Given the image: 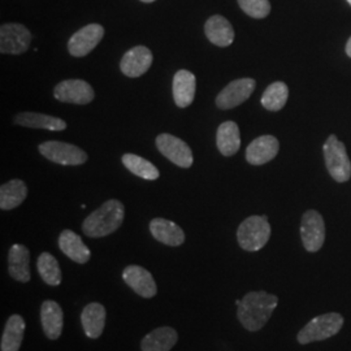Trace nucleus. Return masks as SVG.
I'll return each mask as SVG.
<instances>
[{"instance_id": "nucleus-1", "label": "nucleus", "mask_w": 351, "mask_h": 351, "mask_svg": "<svg viewBox=\"0 0 351 351\" xmlns=\"http://www.w3.org/2000/svg\"><path fill=\"white\" fill-rule=\"evenodd\" d=\"M278 298L267 291H250L237 304L241 324L250 332L261 330L276 310Z\"/></svg>"}, {"instance_id": "nucleus-29", "label": "nucleus", "mask_w": 351, "mask_h": 351, "mask_svg": "<svg viewBox=\"0 0 351 351\" xmlns=\"http://www.w3.org/2000/svg\"><path fill=\"white\" fill-rule=\"evenodd\" d=\"M123 164L125 165L126 169H129L133 175L138 176L143 180L154 181L159 178V171L154 164L141 158L138 155L134 154H125L123 155Z\"/></svg>"}, {"instance_id": "nucleus-11", "label": "nucleus", "mask_w": 351, "mask_h": 351, "mask_svg": "<svg viewBox=\"0 0 351 351\" xmlns=\"http://www.w3.org/2000/svg\"><path fill=\"white\" fill-rule=\"evenodd\" d=\"M53 97L63 103L88 104L94 99L95 93L91 85L84 80H65L56 85Z\"/></svg>"}, {"instance_id": "nucleus-6", "label": "nucleus", "mask_w": 351, "mask_h": 351, "mask_svg": "<svg viewBox=\"0 0 351 351\" xmlns=\"http://www.w3.org/2000/svg\"><path fill=\"white\" fill-rule=\"evenodd\" d=\"M38 150L47 160L62 165H81L88 160V154L82 149L60 141L43 142Z\"/></svg>"}, {"instance_id": "nucleus-4", "label": "nucleus", "mask_w": 351, "mask_h": 351, "mask_svg": "<svg viewBox=\"0 0 351 351\" xmlns=\"http://www.w3.org/2000/svg\"><path fill=\"white\" fill-rule=\"evenodd\" d=\"M343 326V316L337 313L320 315L314 317L308 324L302 328L297 336L301 345H307L315 341L330 339L337 335Z\"/></svg>"}, {"instance_id": "nucleus-22", "label": "nucleus", "mask_w": 351, "mask_h": 351, "mask_svg": "<svg viewBox=\"0 0 351 351\" xmlns=\"http://www.w3.org/2000/svg\"><path fill=\"white\" fill-rule=\"evenodd\" d=\"M8 274L20 282L30 281V252L24 245L16 243L8 252Z\"/></svg>"}, {"instance_id": "nucleus-14", "label": "nucleus", "mask_w": 351, "mask_h": 351, "mask_svg": "<svg viewBox=\"0 0 351 351\" xmlns=\"http://www.w3.org/2000/svg\"><path fill=\"white\" fill-rule=\"evenodd\" d=\"M152 60V53L146 46H136L123 56L120 69L126 77L137 78L150 69Z\"/></svg>"}, {"instance_id": "nucleus-32", "label": "nucleus", "mask_w": 351, "mask_h": 351, "mask_svg": "<svg viewBox=\"0 0 351 351\" xmlns=\"http://www.w3.org/2000/svg\"><path fill=\"white\" fill-rule=\"evenodd\" d=\"M346 53L351 58V37L350 39L348 40V43H346Z\"/></svg>"}, {"instance_id": "nucleus-9", "label": "nucleus", "mask_w": 351, "mask_h": 351, "mask_svg": "<svg viewBox=\"0 0 351 351\" xmlns=\"http://www.w3.org/2000/svg\"><path fill=\"white\" fill-rule=\"evenodd\" d=\"M156 147L168 160L181 168H189L193 165V151L182 139L163 133L156 138Z\"/></svg>"}, {"instance_id": "nucleus-8", "label": "nucleus", "mask_w": 351, "mask_h": 351, "mask_svg": "<svg viewBox=\"0 0 351 351\" xmlns=\"http://www.w3.org/2000/svg\"><path fill=\"white\" fill-rule=\"evenodd\" d=\"M32 33L21 24H4L0 27V52L21 55L32 43Z\"/></svg>"}, {"instance_id": "nucleus-23", "label": "nucleus", "mask_w": 351, "mask_h": 351, "mask_svg": "<svg viewBox=\"0 0 351 351\" xmlns=\"http://www.w3.org/2000/svg\"><path fill=\"white\" fill-rule=\"evenodd\" d=\"M14 124L33 128V129H45L51 132H62L66 129V123L64 120L50 114H43V113H19L14 117Z\"/></svg>"}, {"instance_id": "nucleus-21", "label": "nucleus", "mask_w": 351, "mask_h": 351, "mask_svg": "<svg viewBox=\"0 0 351 351\" xmlns=\"http://www.w3.org/2000/svg\"><path fill=\"white\" fill-rule=\"evenodd\" d=\"M106 308L98 302L90 303L82 310L81 324L84 326L85 335L88 339H95L101 337L106 326Z\"/></svg>"}, {"instance_id": "nucleus-31", "label": "nucleus", "mask_w": 351, "mask_h": 351, "mask_svg": "<svg viewBox=\"0 0 351 351\" xmlns=\"http://www.w3.org/2000/svg\"><path fill=\"white\" fill-rule=\"evenodd\" d=\"M239 7L247 16L264 19L271 12L269 0H239Z\"/></svg>"}, {"instance_id": "nucleus-10", "label": "nucleus", "mask_w": 351, "mask_h": 351, "mask_svg": "<svg viewBox=\"0 0 351 351\" xmlns=\"http://www.w3.org/2000/svg\"><path fill=\"white\" fill-rule=\"evenodd\" d=\"M104 36V27L99 24H88L75 32L68 42V51L73 58H85L94 50Z\"/></svg>"}, {"instance_id": "nucleus-2", "label": "nucleus", "mask_w": 351, "mask_h": 351, "mask_svg": "<svg viewBox=\"0 0 351 351\" xmlns=\"http://www.w3.org/2000/svg\"><path fill=\"white\" fill-rule=\"evenodd\" d=\"M125 207L117 199L104 202L98 210L90 213L82 224L84 233L91 239L112 234L124 221Z\"/></svg>"}, {"instance_id": "nucleus-17", "label": "nucleus", "mask_w": 351, "mask_h": 351, "mask_svg": "<svg viewBox=\"0 0 351 351\" xmlns=\"http://www.w3.org/2000/svg\"><path fill=\"white\" fill-rule=\"evenodd\" d=\"M204 33L208 40L217 47H228L234 40L233 26L220 14H215L206 21Z\"/></svg>"}, {"instance_id": "nucleus-18", "label": "nucleus", "mask_w": 351, "mask_h": 351, "mask_svg": "<svg viewBox=\"0 0 351 351\" xmlns=\"http://www.w3.org/2000/svg\"><path fill=\"white\" fill-rule=\"evenodd\" d=\"M150 232L152 237L167 246L177 247L185 242L184 230L173 221L156 217L151 220Z\"/></svg>"}, {"instance_id": "nucleus-30", "label": "nucleus", "mask_w": 351, "mask_h": 351, "mask_svg": "<svg viewBox=\"0 0 351 351\" xmlns=\"http://www.w3.org/2000/svg\"><path fill=\"white\" fill-rule=\"evenodd\" d=\"M289 97V88L284 82H274L265 88L262 104L268 111H280L287 104Z\"/></svg>"}, {"instance_id": "nucleus-15", "label": "nucleus", "mask_w": 351, "mask_h": 351, "mask_svg": "<svg viewBox=\"0 0 351 351\" xmlns=\"http://www.w3.org/2000/svg\"><path fill=\"white\" fill-rule=\"evenodd\" d=\"M278 141L274 136H262L254 139L246 149V160L252 165H262L276 158Z\"/></svg>"}, {"instance_id": "nucleus-5", "label": "nucleus", "mask_w": 351, "mask_h": 351, "mask_svg": "<svg viewBox=\"0 0 351 351\" xmlns=\"http://www.w3.org/2000/svg\"><path fill=\"white\" fill-rule=\"evenodd\" d=\"M326 169L337 182H346L351 177V163L345 145L336 136H330L324 143Z\"/></svg>"}, {"instance_id": "nucleus-33", "label": "nucleus", "mask_w": 351, "mask_h": 351, "mask_svg": "<svg viewBox=\"0 0 351 351\" xmlns=\"http://www.w3.org/2000/svg\"><path fill=\"white\" fill-rule=\"evenodd\" d=\"M141 1H143V3H152V1H155V0H141Z\"/></svg>"}, {"instance_id": "nucleus-27", "label": "nucleus", "mask_w": 351, "mask_h": 351, "mask_svg": "<svg viewBox=\"0 0 351 351\" xmlns=\"http://www.w3.org/2000/svg\"><path fill=\"white\" fill-rule=\"evenodd\" d=\"M27 197V188L21 180H11L0 188V208L3 211H10L25 201Z\"/></svg>"}, {"instance_id": "nucleus-7", "label": "nucleus", "mask_w": 351, "mask_h": 351, "mask_svg": "<svg viewBox=\"0 0 351 351\" xmlns=\"http://www.w3.org/2000/svg\"><path fill=\"white\" fill-rule=\"evenodd\" d=\"M301 237L304 249L310 252L320 250L326 241V224L323 216L310 210L303 215L301 223Z\"/></svg>"}, {"instance_id": "nucleus-13", "label": "nucleus", "mask_w": 351, "mask_h": 351, "mask_svg": "<svg viewBox=\"0 0 351 351\" xmlns=\"http://www.w3.org/2000/svg\"><path fill=\"white\" fill-rule=\"evenodd\" d=\"M126 285L133 289L142 298H152L158 293V287L150 272L141 265H128L123 272Z\"/></svg>"}, {"instance_id": "nucleus-12", "label": "nucleus", "mask_w": 351, "mask_h": 351, "mask_svg": "<svg viewBox=\"0 0 351 351\" xmlns=\"http://www.w3.org/2000/svg\"><path fill=\"white\" fill-rule=\"evenodd\" d=\"M255 81L252 78H239L230 82L220 91L216 98V106L220 110H232L247 101L255 90Z\"/></svg>"}, {"instance_id": "nucleus-24", "label": "nucleus", "mask_w": 351, "mask_h": 351, "mask_svg": "<svg viewBox=\"0 0 351 351\" xmlns=\"http://www.w3.org/2000/svg\"><path fill=\"white\" fill-rule=\"evenodd\" d=\"M178 339V335L171 326H162L154 329L141 342L142 351H169Z\"/></svg>"}, {"instance_id": "nucleus-26", "label": "nucleus", "mask_w": 351, "mask_h": 351, "mask_svg": "<svg viewBox=\"0 0 351 351\" xmlns=\"http://www.w3.org/2000/svg\"><path fill=\"white\" fill-rule=\"evenodd\" d=\"M216 145L224 156H232L237 154L241 147L239 128L234 121H226L217 129Z\"/></svg>"}, {"instance_id": "nucleus-28", "label": "nucleus", "mask_w": 351, "mask_h": 351, "mask_svg": "<svg viewBox=\"0 0 351 351\" xmlns=\"http://www.w3.org/2000/svg\"><path fill=\"white\" fill-rule=\"evenodd\" d=\"M37 269L42 280L50 285L58 287L62 282V269L58 263L56 258L51 255L50 252H42L37 261Z\"/></svg>"}, {"instance_id": "nucleus-25", "label": "nucleus", "mask_w": 351, "mask_h": 351, "mask_svg": "<svg viewBox=\"0 0 351 351\" xmlns=\"http://www.w3.org/2000/svg\"><path fill=\"white\" fill-rule=\"evenodd\" d=\"M25 335V320L21 315H12L4 328L1 342H0V350L1 351H19L21 348V343L24 341Z\"/></svg>"}, {"instance_id": "nucleus-16", "label": "nucleus", "mask_w": 351, "mask_h": 351, "mask_svg": "<svg viewBox=\"0 0 351 351\" xmlns=\"http://www.w3.org/2000/svg\"><path fill=\"white\" fill-rule=\"evenodd\" d=\"M40 323L46 337L58 339L64 328V313L60 304L55 301H45L40 307Z\"/></svg>"}, {"instance_id": "nucleus-34", "label": "nucleus", "mask_w": 351, "mask_h": 351, "mask_svg": "<svg viewBox=\"0 0 351 351\" xmlns=\"http://www.w3.org/2000/svg\"><path fill=\"white\" fill-rule=\"evenodd\" d=\"M348 1H349V4L351 5V0H348Z\"/></svg>"}, {"instance_id": "nucleus-3", "label": "nucleus", "mask_w": 351, "mask_h": 351, "mask_svg": "<svg viewBox=\"0 0 351 351\" xmlns=\"http://www.w3.org/2000/svg\"><path fill=\"white\" fill-rule=\"evenodd\" d=\"M271 237V226L267 216H250L242 221L237 230L239 246L246 251H259Z\"/></svg>"}, {"instance_id": "nucleus-19", "label": "nucleus", "mask_w": 351, "mask_h": 351, "mask_svg": "<svg viewBox=\"0 0 351 351\" xmlns=\"http://www.w3.org/2000/svg\"><path fill=\"white\" fill-rule=\"evenodd\" d=\"M195 86H197V78L190 71L181 69L173 77V99L176 106L180 108L189 107L195 97Z\"/></svg>"}, {"instance_id": "nucleus-20", "label": "nucleus", "mask_w": 351, "mask_h": 351, "mask_svg": "<svg viewBox=\"0 0 351 351\" xmlns=\"http://www.w3.org/2000/svg\"><path fill=\"white\" fill-rule=\"evenodd\" d=\"M59 247L71 261L75 263H88L91 252L88 246L84 243L82 239L73 230L65 229L59 236Z\"/></svg>"}]
</instances>
